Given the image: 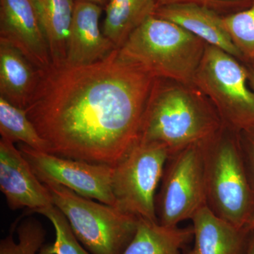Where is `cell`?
I'll return each instance as SVG.
<instances>
[{
  "instance_id": "6da1fadb",
  "label": "cell",
  "mask_w": 254,
  "mask_h": 254,
  "mask_svg": "<svg viewBox=\"0 0 254 254\" xmlns=\"http://www.w3.org/2000/svg\"><path fill=\"white\" fill-rule=\"evenodd\" d=\"M155 78L119 56L43 71L26 110L50 153L115 166L138 141Z\"/></svg>"
},
{
  "instance_id": "7a4b0ae2",
  "label": "cell",
  "mask_w": 254,
  "mask_h": 254,
  "mask_svg": "<svg viewBox=\"0 0 254 254\" xmlns=\"http://www.w3.org/2000/svg\"><path fill=\"white\" fill-rule=\"evenodd\" d=\"M222 127L211 102L193 83L155 78L137 141L163 145L170 155L208 141Z\"/></svg>"
},
{
  "instance_id": "3957f363",
  "label": "cell",
  "mask_w": 254,
  "mask_h": 254,
  "mask_svg": "<svg viewBox=\"0 0 254 254\" xmlns=\"http://www.w3.org/2000/svg\"><path fill=\"white\" fill-rule=\"evenodd\" d=\"M207 45L178 25L153 16L131 33L118 53L153 78L192 83Z\"/></svg>"
},
{
  "instance_id": "277c9868",
  "label": "cell",
  "mask_w": 254,
  "mask_h": 254,
  "mask_svg": "<svg viewBox=\"0 0 254 254\" xmlns=\"http://www.w3.org/2000/svg\"><path fill=\"white\" fill-rule=\"evenodd\" d=\"M238 133L223 126L205 143L206 205L218 218L243 228L254 215V191Z\"/></svg>"
},
{
  "instance_id": "5b68a950",
  "label": "cell",
  "mask_w": 254,
  "mask_h": 254,
  "mask_svg": "<svg viewBox=\"0 0 254 254\" xmlns=\"http://www.w3.org/2000/svg\"><path fill=\"white\" fill-rule=\"evenodd\" d=\"M53 205L67 218L75 235L91 254H122L136 233L139 218L97 203L55 184H44Z\"/></svg>"
},
{
  "instance_id": "8992f818",
  "label": "cell",
  "mask_w": 254,
  "mask_h": 254,
  "mask_svg": "<svg viewBox=\"0 0 254 254\" xmlns=\"http://www.w3.org/2000/svg\"><path fill=\"white\" fill-rule=\"evenodd\" d=\"M192 83L211 102L224 127L240 133L254 125V91L245 64L207 45Z\"/></svg>"
},
{
  "instance_id": "52a82bcc",
  "label": "cell",
  "mask_w": 254,
  "mask_h": 254,
  "mask_svg": "<svg viewBox=\"0 0 254 254\" xmlns=\"http://www.w3.org/2000/svg\"><path fill=\"white\" fill-rule=\"evenodd\" d=\"M206 141L190 145L168 157L161 187L155 197V213L160 225L178 226L207 206Z\"/></svg>"
},
{
  "instance_id": "ba28073f",
  "label": "cell",
  "mask_w": 254,
  "mask_h": 254,
  "mask_svg": "<svg viewBox=\"0 0 254 254\" xmlns=\"http://www.w3.org/2000/svg\"><path fill=\"white\" fill-rule=\"evenodd\" d=\"M170 152L159 143L136 144L114 166L112 190L115 207L139 218L158 222L156 190Z\"/></svg>"
},
{
  "instance_id": "9c48e42d",
  "label": "cell",
  "mask_w": 254,
  "mask_h": 254,
  "mask_svg": "<svg viewBox=\"0 0 254 254\" xmlns=\"http://www.w3.org/2000/svg\"><path fill=\"white\" fill-rule=\"evenodd\" d=\"M18 149L42 183L62 185L82 196L115 206L111 165L63 158L23 143Z\"/></svg>"
},
{
  "instance_id": "30bf717a",
  "label": "cell",
  "mask_w": 254,
  "mask_h": 254,
  "mask_svg": "<svg viewBox=\"0 0 254 254\" xmlns=\"http://www.w3.org/2000/svg\"><path fill=\"white\" fill-rule=\"evenodd\" d=\"M0 40L46 71L53 66L38 0H0Z\"/></svg>"
},
{
  "instance_id": "8fae6325",
  "label": "cell",
  "mask_w": 254,
  "mask_h": 254,
  "mask_svg": "<svg viewBox=\"0 0 254 254\" xmlns=\"http://www.w3.org/2000/svg\"><path fill=\"white\" fill-rule=\"evenodd\" d=\"M0 190L11 210L33 212L53 205L48 189L12 142L0 139Z\"/></svg>"
},
{
  "instance_id": "7c38bea8",
  "label": "cell",
  "mask_w": 254,
  "mask_h": 254,
  "mask_svg": "<svg viewBox=\"0 0 254 254\" xmlns=\"http://www.w3.org/2000/svg\"><path fill=\"white\" fill-rule=\"evenodd\" d=\"M103 6L76 1L65 64L86 66L105 59L118 49L100 28Z\"/></svg>"
},
{
  "instance_id": "4fadbf2b",
  "label": "cell",
  "mask_w": 254,
  "mask_h": 254,
  "mask_svg": "<svg viewBox=\"0 0 254 254\" xmlns=\"http://www.w3.org/2000/svg\"><path fill=\"white\" fill-rule=\"evenodd\" d=\"M155 16L168 20L205 42L236 58L243 63L224 23L223 16L213 10L193 4L158 6Z\"/></svg>"
},
{
  "instance_id": "5bb4252c",
  "label": "cell",
  "mask_w": 254,
  "mask_h": 254,
  "mask_svg": "<svg viewBox=\"0 0 254 254\" xmlns=\"http://www.w3.org/2000/svg\"><path fill=\"white\" fill-rule=\"evenodd\" d=\"M42 73L22 52L0 40V97L26 110L38 88Z\"/></svg>"
},
{
  "instance_id": "9a60e30c",
  "label": "cell",
  "mask_w": 254,
  "mask_h": 254,
  "mask_svg": "<svg viewBox=\"0 0 254 254\" xmlns=\"http://www.w3.org/2000/svg\"><path fill=\"white\" fill-rule=\"evenodd\" d=\"M193 245L185 254H242L250 232L218 218L207 206L193 218Z\"/></svg>"
},
{
  "instance_id": "2e32d148",
  "label": "cell",
  "mask_w": 254,
  "mask_h": 254,
  "mask_svg": "<svg viewBox=\"0 0 254 254\" xmlns=\"http://www.w3.org/2000/svg\"><path fill=\"white\" fill-rule=\"evenodd\" d=\"M193 239V226H165L139 218L134 237L122 254H180Z\"/></svg>"
},
{
  "instance_id": "e0dca14e",
  "label": "cell",
  "mask_w": 254,
  "mask_h": 254,
  "mask_svg": "<svg viewBox=\"0 0 254 254\" xmlns=\"http://www.w3.org/2000/svg\"><path fill=\"white\" fill-rule=\"evenodd\" d=\"M158 8L157 0H108L105 6L103 33L118 49Z\"/></svg>"
},
{
  "instance_id": "ac0fdd59",
  "label": "cell",
  "mask_w": 254,
  "mask_h": 254,
  "mask_svg": "<svg viewBox=\"0 0 254 254\" xmlns=\"http://www.w3.org/2000/svg\"><path fill=\"white\" fill-rule=\"evenodd\" d=\"M76 0H38L53 66L65 64Z\"/></svg>"
},
{
  "instance_id": "d6986e66",
  "label": "cell",
  "mask_w": 254,
  "mask_h": 254,
  "mask_svg": "<svg viewBox=\"0 0 254 254\" xmlns=\"http://www.w3.org/2000/svg\"><path fill=\"white\" fill-rule=\"evenodd\" d=\"M1 138L12 143H20L33 149L50 153L48 142L37 131L26 110L11 104L0 97Z\"/></svg>"
},
{
  "instance_id": "ffe728a7",
  "label": "cell",
  "mask_w": 254,
  "mask_h": 254,
  "mask_svg": "<svg viewBox=\"0 0 254 254\" xmlns=\"http://www.w3.org/2000/svg\"><path fill=\"white\" fill-rule=\"evenodd\" d=\"M37 213L50 220L55 230L54 243L43 247L39 254H91L80 245L67 218L59 208L53 205Z\"/></svg>"
},
{
  "instance_id": "44dd1931",
  "label": "cell",
  "mask_w": 254,
  "mask_h": 254,
  "mask_svg": "<svg viewBox=\"0 0 254 254\" xmlns=\"http://www.w3.org/2000/svg\"><path fill=\"white\" fill-rule=\"evenodd\" d=\"M18 242L12 235L0 242V254H39L46 240V231L41 222L34 218L21 221L17 227Z\"/></svg>"
},
{
  "instance_id": "7402d4cb",
  "label": "cell",
  "mask_w": 254,
  "mask_h": 254,
  "mask_svg": "<svg viewBox=\"0 0 254 254\" xmlns=\"http://www.w3.org/2000/svg\"><path fill=\"white\" fill-rule=\"evenodd\" d=\"M224 23L244 64L254 60V3L247 9L223 16Z\"/></svg>"
},
{
  "instance_id": "603a6c76",
  "label": "cell",
  "mask_w": 254,
  "mask_h": 254,
  "mask_svg": "<svg viewBox=\"0 0 254 254\" xmlns=\"http://www.w3.org/2000/svg\"><path fill=\"white\" fill-rule=\"evenodd\" d=\"M158 6L175 4H193L205 6L222 16L234 14L247 9L254 0H157Z\"/></svg>"
},
{
  "instance_id": "cb8c5ba5",
  "label": "cell",
  "mask_w": 254,
  "mask_h": 254,
  "mask_svg": "<svg viewBox=\"0 0 254 254\" xmlns=\"http://www.w3.org/2000/svg\"><path fill=\"white\" fill-rule=\"evenodd\" d=\"M246 171L254 191V125L238 133Z\"/></svg>"
},
{
  "instance_id": "d4e9b609",
  "label": "cell",
  "mask_w": 254,
  "mask_h": 254,
  "mask_svg": "<svg viewBox=\"0 0 254 254\" xmlns=\"http://www.w3.org/2000/svg\"><path fill=\"white\" fill-rule=\"evenodd\" d=\"M242 254H254V230L250 232L245 250Z\"/></svg>"
},
{
  "instance_id": "484cf974",
  "label": "cell",
  "mask_w": 254,
  "mask_h": 254,
  "mask_svg": "<svg viewBox=\"0 0 254 254\" xmlns=\"http://www.w3.org/2000/svg\"><path fill=\"white\" fill-rule=\"evenodd\" d=\"M248 71V80L250 86L254 91V65L252 64H245Z\"/></svg>"
},
{
  "instance_id": "4316f807",
  "label": "cell",
  "mask_w": 254,
  "mask_h": 254,
  "mask_svg": "<svg viewBox=\"0 0 254 254\" xmlns=\"http://www.w3.org/2000/svg\"><path fill=\"white\" fill-rule=\"evenodd\" d=\"M76 1H87V2L94 3L104 7L108 0H76Z\"/></svg>"
},
{
  "instance_id": "83f0119b",
  "label": "cell",
  "mask_w": 254,
  "mask_h": 254,
  "mask_svg": "<svg viewBox=\"0 0 254 254\" xmlns=\"http://www.w3.org/2000/svg\"><path fill=\"white\" fill-rule=\"evenodd\" d=\"M245 228L248 230L249 231H252L254 230V215L250 219V221L246 225Z\"/></svg>"
},
{
  "instance_id": "f1b7e54d",
  "label": "cell",
  "mask_w": 254,
  "mask_h": 254,
  "mask_svg": "<svg viewBox=\"0 0 254 254\" xmlns=\"http://www.w3.org/2000/svg\"><path fill=\"white\" fill-rule=\"evenodd\" d=\"M247 64H248V63H247ZM250 64H252L254 65V60H253V61L252 62V63H251Z\"/></svg>"
}]
</instances>
